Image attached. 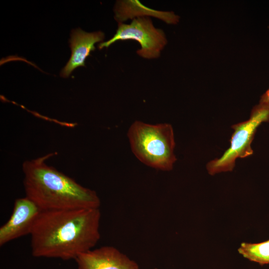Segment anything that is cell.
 Masks as SVG:
<instances>
[{"mask_svg": "<svg viewBox=\"0 0 269 269\" xmlns=\"http://www.w3.org/2000/svg\"><path fill=\"white\" fill-rule=\"evenodd\" d=\"M54 154L23 163L25 196L42 211L99 208L101 201L95 191L46 164Z\"/></svg>", "mask_w": 269, "mask_h": 269, "instance_id": "2", "label": "cell"}, {"mask_svg": "<svg viewBox=\"0 0 269 269\" xmlns=\"http://www.w3.org/2000/svg\"><path fill=\"white\" fill-rule=\"evenodd\" d=\"M100 219L99 208L41 210L30 234L32 256L75 260L98 242Z\"/></svg>", "mask_w": 269, "mask_h": 269, "instance_id": "1", "label": "cell"}, {"mask_svg": "<svg viewBox=\"0 0 269 269\" xmlns=\"http://www.w3.org/2000/svg\"><path fill=\"white\" fill-rule=\"evenodd\" d=\"M77 269H139L136 262L112 246H103L80 255Z\"/></svg>", "mask_w": 269, "mask_h": 269, "instance_id": "7", "label": "cell"}, {"mask_svg": "<svg viewBox=\"0 0 269 269\" xmlns=\"http://www.w3.org/2000/svg\"><path fill=\"white\" fill-rule=\"evenodd\" d=\"M128 136L133 153L142 163L157 170L172 169L176 157L170 124L151 125L136 121L130 126Z\"/></svg>", "mask_w": 269, "mask_h": 269, "instance_id": "3", "label": "cell"}, {"mask_svg": "<svg viewBox=\"0 0 269 269\" xmlns=\"http://www.w3.org/2000/svg\"><path fill=\"white\" fill-rule=\"evenodd\" d=\"M261 101L269 104V89L267 91L266 93L263 95Z\"/></svg>", "mask_w": 269, "mask_h": 269, "instance_id": "10", "label": "cell"}, {"mask_svg": "<svg viewBox=\"0 0 269 269\" xmlns=\"http://www.w3.org/2000/svg\"></svg>", "mask_w": 269, "mask_h": 269, "instance_id": "11", "label": "cell"}, {"mask_svg": "<svg viewBox=\"0 0 269 269\" xmlns=\"http://www.w3.org/2000/svg\"><path fill=\"white\" fill-rule=\"evenodd\" d=\"M269 121V104L260 101L259 105L252 109L250 117L246 121L233 125L234 133L230 146L222 156L215 158L206 165L210 175L231 171L238 158H245L253 154L251 143L257 128L264 122Z\"/></svg>", "mask_w": 269, "mask_h": 269, "instance_id": "4", "label": "cell"}, {"mask_svg": "<svg viewBox=\"0 0 269 269\" xmlns=\"http://www.w3.org/2000/svg\"><path fill=\"white\" fill-rule=\"evenodd\" d=\"M70 36L71 55L60 72L63 78H68L76 68L85 66L86 59L95 49V44L102 41L105 38L104 33L101 31L87 32L80 28L73 30Z\"/></svg>", "mask_w": 269, "mask_h": 269, "instance_id": "8", "label": "cell"}, {"mask_svg": "<svg viewBox=\"0 0 269 269\" xmlns=\"http://www.w3.org/2000/svg\"><path fill=\"white\" fill-rule=\"evenodd\" d=\"M129 39L135 40L140 44L141 48L136 53L147 59L158 58L167 43L162 30L155 28L150 18L139 17L134 18L129 24L119 22L114 36L106 42L100 43L99 48L108 47L117 41Z\"/></svg>", "mask_w": 269, "mask_h": 269, "instance_id": "5", "label": "cell"}, {"mask_svg": "<svg viewBox=\"0 0 269 269\" xmlns=\"http://www.w3.org/2000/svg\"><path fill=\"white\" fill-rule=\"evenodd\" d=\"M41 210L27 197L16 199L11 215L0 228V246L25 235L30 234Z\"/></svg>", "mask_w": 269, "mask_h": 269, "instance_id": "6", "label": "cell"}, {"mask_svg": "<svg viewBox=\"0 0 269 269\" xmlns=\"http://www.w3.org/2000/svg\"><path fill=\"white\" fill-rule=\"evenodd\" d=\"M238 251L250 261L262 266L269 264V239L259 243H242Z\"/></svg>", "mask_w": 269, "mask_h": 269, "instance_id": "9", "label": "cell"}]
</instances>
